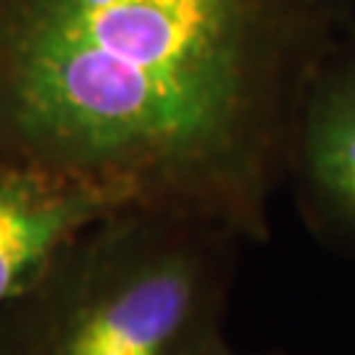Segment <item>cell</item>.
Segmentation results:
<instances>
[{
  "instance_id": "obj_2",
  "label": "cell",
  "mask_w": 355,
  "mask_h": 355,
  "mask_svg": "<svg viewBox=\"0 0 355 355\" xmlns=\"http://www.w3.org/2000/svg\"><path fill=\"white\" fill-rule=\"evenodd\" d=\"M240 242L150 208L105 216L0 311V355H187L224 331Z\"/></svg>"
},
{
  "instance_id": "obj_4",
  "label": "cell",
  "mask_w": 355,
  "mask_h": 355,
  "mask_svg": "<svg viewBox=\"0 0 355 355\" xmlns=\"http://www.w3.org/2000/svg\"><path fill=\"white\" fill-rule=\"evenodd\" d=\"M135 208L92 182L0 158V311L105 216Z\"/></svg>"
},
{
  "instance_id": "obj_6",
  "label": "cell",
  "mask_w": 355,
  "mask_h": 355,
  "mask_svg": "<svg viewBox=\"0 0 355 355\" xmlns=\"http://www.w3.org/2000/svg\"><path fill=\"white\" fill-rule=\"evenodd\" d=\"M187 355H255V353H240V350H234V347L227 343L224 331H218V334L208 337L205 343H200L195 350H190Z\"/></svg>"
},
{
  "instance_id": "obj_5",
  "label": "cell",
  "mask_w": 355,
  "mask_h": 355,
  "mask_svg": "<svg viewBox=\"0 0 355 355\" xmlns=\"http://www.w3.org/2000/svg\"><path fill=\"white\" fill-rule=\"evenodd\" d=\"M321 13H327L343 26H355V0H308Z\"/></svg>"
},
{
  "instance_id": "obj_1",
  "label": "cell",
  "mask_w": 355,
  "mask_h": 355,
  "mask_svg": "<svg viewBox=\"0 0 355 355\" xmlns=\"http://www.w3.org/2000/svg\"><path fill=\"white\" fill-rule=\"evenodd\" d=\"M345 29L308 0H0V158L266 242Z\"/></svg>"
},
{
  "instance_id": "obj_3",
  "label": "cell",
  "mask_w": 355,
  "mask_h": 355,
  "mask_svg": "<svg viewBox=\"0 0 355 355\" xmlns=\"http://www.w3.org/2000/svg\"><path fill=\"white\" fill-rule=\"evenodd\" d=\"M308 229L340 253H355V26L329 45L308 79L287 158Z\"/></svg>"
}]
</instances>
